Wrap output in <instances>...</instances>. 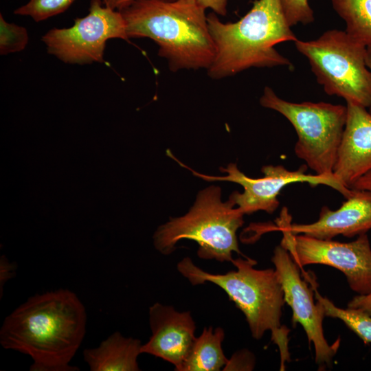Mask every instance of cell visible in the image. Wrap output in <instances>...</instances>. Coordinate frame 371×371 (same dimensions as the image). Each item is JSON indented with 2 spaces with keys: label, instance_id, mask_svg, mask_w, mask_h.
Here are the masks:
<instances>
[{
  "label": "cell",
  "instance_id": "15",
  "mask_svg": "<svg viewBox=\"0 0 371 371\" xmlns=\"http://www.w3.org/2000/svg\"><path fill=\"white\" fill-rule=\"evenodd\" d=\"M142 345L139 339L116 331L98 347L85 349L83 357L91 371H138Z\"/></svg>",
  "mask_w": 371,
  "mask_h": 371
},
{
  "label": "cell",
  "instance_id": "8",
  "mask_svg": "<svg viewBox=\"0 0 371 371\" xmlns=\"http://www.w3.org/2000/svg\"><path fill=\"white\" fill-rule=\"evenodd\" d=\"M128 40L124 19L119 10L102 0H91L89 13L67 28H53L42 36L47 52L68 64L104 62L109 39Z\"/></svg>",
  "mask_w": 371,
  "mask_h": 371
},
{
  "label": "cell",
  "instance_id": "20",
  "mask_svg": "<svg viewBox=\"0 0 371 371\" xmlns=\"http://www.w3.org/2000/svg\"><path fill=\"white\" fill-rule=\"evenodd\" d=\"M29 41L25 27L8 23L0 14V54L7 55L23 51Z\"/></svg>",
  "mask_w": 371,
  "mask_h": 371
},
{
  "label": "cell",
  "instance_id": "11",
  "mask_svg": "<svg viewBox=\"0 0 371 371\" xmlns=\"http://www.w3.org/2000/svg\"><path fill=\"white\" fill-rule=\"evenodd\" d=\"M271 261L283 289L284 301L292 310L293 324H300L308 343L313 344L315 363L320 368L330 366L339 341L329 345L324 337L322 324L326 316L321 303L314 302V289L302 279L300 267L280 245L275 247Z\"/></svg>",
  "mask_w": 371,
  "mask_h": 371
},
{
  "label": "cell",
  "instance_id": "2",
  "mask_svg": "<svg viewBox=\"0 0 371 371\" xmlns=\"http://www.w3.org/2000/svg\"><path fill=\"white\" fill-rule=\"evenodd\" d=\"M129 38L146 37L172 71L208 69L215 56L205 9L194 0H135L119 10Z\"/></svg>",
  "mask_w": 371,
  "mask_h": 371
},
{
  "label": "cell",
  "instance_id": "21",
  "mask_svg": "<svg viewBox=\"0 0 371 371\" xmlns=\"http://www.w3.org/2000/svg\"><path fill=\"white\" fill-rule=\"evenodd\" d=\"M281 5L289 25L292 27L314 21L313 11L308 0H280Z\"/></svg>",
  "mask_w": 371,
  "mask_h": 371
},
{
  "label": "cell",
  "instance_id": "6",
  "mask_svg": "<svg viewBox=\"0 0 371 371\" xmlns=\"http://www.w3.org/2000/svg\"><path fill=\"white\" fill-rule=\"evenodd\" d=\"M294 43L328 95L370 107L371 71L364 45L339 30H328L315 40Z\"/></svg>",
  "mask_w": 371,
  "mask_h": 371
},
{
  "label": "cell",
  "instance_id": "13",
  "mask_svg": "<svg viewBox=\"0 0 371 371\" xmlns=\"http://www.w3.org/2000/svg\"><path fill=\"white\" fill-rule=\"evenodd\" d=\"M149 324L151 336L142 345L141 352L161 358L181 371L196 338V324L190 312H179L156 302L149 308Z\"/></svg>",
  "mask_w": 371,
  "mask_h": 371
},
{
  "label": "cell",
  "instance_id": "3",
  "mask_svg": "<svg viewBox=\"0 0 371 371\" xmlns=\"http://www.w3.org/2000/svg\"><path fill=\"white\" fill-rule=\"evenodd\" d=\"M207 21L215 46V56L207 69L212 78L221 79L250 67L293 68L274 47L280 43L297 40L280 0H256L234 23H223L214 12L207 15Z\"/></svg>",
  "mask_w": 371,
  "mask_h": 371
},
{
  "label": "cell",
  "instance_id": "1",
  "mask_svg": "<svg viewBox=\"0 0 371 371\" xmlns=\"http://www.w3.org/2000/svg\"><path fill=\"white\" fill-rule=\"evenodd\" d=\"M85 307L77 295L60 289L35 294L3 320L0 344L29 355L30 371H78L70 362L86 333Z\"/></svg>",
  "mask_w": 371,
  "mask_h": 371
},
{
  "label": "cell",
  "instance_id": "26",
  "mask_svg": "<svg viewBox=\"0 0 371 371\" xmlns=\"http://www.w3.org/2000/svg\"><path fill=\"white\" fill-rule=\"evenodd\" d=\"M135 0H102L104 4L111 9L120 10ZM174 1V0H166Z\"/></svg>",
  "mask_w": 371,
  "mask_h": 371
},
{
  "label": "cell",
  "instance_id": "17",
  "mask_svg": "<svg viewBox=\"0 0 371 371\" xmlns=\"http://www.w3.org/2000/svg\"><path fill=\"white\" fill-rule=\"evenodd\" d=\"M338 15L346 23V32L371 47V0H331Z\"/></svg>",
  "mask_w": 371,
  "mask_h": 371
},
{
  "label": "cell",
  "instance_id": "4",
  "mask_svg": "<svg viewBox=\"0 0 371 371\" xmlns=\"http://www.w3.org/2000/svg\"><path fill=\"white\" fill-rule=\"evenodd\" d=\"M232 262L236 270L214 274L203 271L186 257L177 264V270L192 285L209 282L222 289L245 315L254 339H260L270 330L271 340L280 349L282 368L284 361L289 360V329L281 325L285 301L276 271L273 269H256L257 262L249 258H238Z\"/></svg>",
  "mask_w": 371,
  "mask_h": 371
},
{
  "label": "cell",
  "instance_id": "9",
  "mask_svg": "<svg viewBox=\"0 0 371 371\" xmlns=\"http://www.w3.org/2000/svg\"><path fill=\"white\" fill-rule=\"evenodd\" d=\"M183 167L191 170L193 174L208 181H225L236 183L243 188V192H233L229 199L237 206L245 215L262 210L269 214L273 213L279 206L278 196L285 186L293 183H307L311 186L324 185L341 193L346 199L352 194V189L346 187L335 176L306 174V165H302L297 170H289L281 165H267L262 168L264 177L250 178L242 172L234 163L226 168H220L226 175L210 176L194 171L186 165Z\"/></svg>",
  "mask_w": 371,
  "mask_h": 371
},
{
  "label": "cell",
  "instance_id": "27",
  "mask_svg": "<svg viewBox=\"0 0 371 371\" xmlns=\"http://www.w3.org/2000/svg\"><path fill=\"white\" fill-rule=\"evenodd\" d=\"M366 65L371 71V47H367ZM369 109V112L371 113V105L370 106Z\"/></svg>",
  "mask_w": 371,
  "mask_h": 371
},
{
  "label": "cell",
  "instance_id": "7",
  "mask_svg": "<svg viewBox=\"0 0 371 371\" xmlns=\"http://www.w3.org/2000/svg\"><path fill=\"white\" fill-rule=\"evenodd\" d=\"M260 104L284 116L297 135L295 154L315 174H333L347 117V107L320 102L295 103L266 87Z\"/></svg>",
  "mask_w": 371,
  "mask_h": 371
},
{
  "label": "cell",
  "instance_id": "18",
  "mask_svg": "<svg viewBox=\"0 0 371 371\" xmlns=\"http://www.w3.org/2000/svg\"><path fill=\"white\" fill-rule=\"evenodd\" d=\"M313 289L315 298L322 305L326 317L341 320L364 344L371 343V315L359 308H339L327 297L322 296L316 288Z\"/></svg>",
  "mask_w": 371,
  "mask_h": 371
},
{
  "label": "cell",
  "instance_id": "10",
  "mask_svg": "<svg viewBox=\"0 0 371 371\" xmlns=\"http://www.w3.org/2000/svg\"><path fill=\"white\" fill-rule=\"evenodd\" d=\"M280 245L300 267L309 265L333 267L345 276L357 295L371 293V247L366 234L349 243L319 239L282 230Z\"/></svg>",
  "mask_w": 371,
  "mask_h": 371
},
{
  "label": "cell",
  "instance_id": "5",
  "mask_svg": "<svg viewBox=\"0 0 371 371\" xmlns=\"http://www.w3.org/2000/svg\"><path fill=\"white\" fill-rule=\"evenodd\" d=\"M243 216L229 199L221 201L219 187L211 186L198 193L185 215L172 218L157 228L153 236L154 245L161 254L168 255L181 240H192L199 245L200 258L232 262L233 252L245 256L239 249L236 236L243 225Z\"/></svg>",
  "mask_w": 371,
  "mask_h": 371
},
{
  "label": "cell",
  "instance_id": "16",
  "mask_svg": "<svg viewBox=\"0 0 371 371\" xmlns=\"http://www.w3.org/2000/svg\"><path fill=\"white\" fill-rule=\"evenodd\" d=\"M225 332L222 328H204L196 337L181 371H219L229 359L222 348Z\"/></svg>",
  "mask_w": 371,
  "mask_h": 371
},
{
  "label": "cell",
  "instance_id": "12",
  "mask_svg": "<svg viewBox=\"0 0 371 371\" xmlns=\"http://www.w3.org/2000/svg\"><path fill=\"white\" fill-rule=\"evenodd\" d=\"M352 190V194L339 209L333 211L322 207L319 218L313 223L291 224L286 212L279 218L273 229L324 240L338 235L352 238L366 234L371 229V191Z\"/></svg>",
  "mask_w": 371,
  "mask_h": 371
},
{
  "label": "cell",
  "instance_id": "25",
  "mask_svg": "<svg viewBox=\"0 0 371 371\" xmlns=\"http://www.w3.org/2000/svg\"><path fill=\"white\" fill-rule=\"evenodd\" d=\"M350 189L371 191V170L356 180Z\"/></svg>",
  "mask_w": 371,
  "mask_h": 371
},
{
  "label": "cell",
  "instance_id": "19",
  "mask_svg": "<svg viewBox=\"0 0 371 371\" xmlns=\"http://www.w3.org/2000/svg\"><path fill=\"white\" fill-rule=\"evenodd\" d=\"M75 0H29L14 14L27 16L36 22L46 20L67 10Z\"/></svg>",
  "mask_w": 371,
  "mask_h": 371
},
{
  "label": "cell",
  "instance_id": "24",
  "mask_svg": "<svg viewBox=\"0 0 371 371\" xmlns=\"http://www.w3.org/2000/svg\"><path fill=\"white\" fill-rule=\"evenodd\" d=\"M348 307L361 309L371 315V293L357 295L348 303Z\"/></svg>",
  "mask_w": 371,
  "mask_h": 371
},
{
  "label": "cell",
  "instance_id": "22",
  "mask_svg": "<svg viewBox=\"0 0 371 371\" xmlns=\"http://www.w3.org/2000/svg\"><path fill=\"white\" fill-rule=\"evenodd\" d=\"M16 270V265L14 262H10L5 256H2L0 258V287L1 294L2 293V287L5 283L12 278Z\"/></svg>",
  "mask_w": 371,
  "mask_h": 371
},
{
  "label": "cell",
  "instance_id": "14",
  "mask_svg": "<svg viewBox=\"0 0 371 371\" xmlns=\"http://www.w3.org/2000/svg\"><path fill=\"white\" fill-rule=\"evenodd\" d=\"M347 117L333 168V175L350 188L371 170V113L367 108L346 102Z\"/></svg>",
  "mask_w": 371,
  "mask_h": 371
},
{
  "label": "cell",
  "instance_id": "23",
  "mask_svg": "<svg viewBox=\"0 0 371 371\" xmlns=\"http://www.w3.org/2000/svg\"><path fill=\"white\" fill-rule=\"evenodd\" d=\"M204 9L210 8L215 14L225 16L227 13V0H194Z\"/></svg>",
  "mask_w": 371,
  "mask_h": 371
}]
</instances>
